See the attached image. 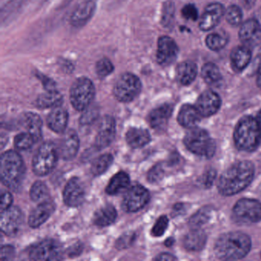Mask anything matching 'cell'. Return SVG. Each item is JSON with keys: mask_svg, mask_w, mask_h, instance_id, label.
<instances>
[{"mask_svg": "<svg viewBox=\"0 0 261 261\" xmlns=\"http://www.w3.org/2000/svg\"><path fill=\"white\" fill-rule=\"evenodd\" d=\"M254 176V166L249 161H241L229 167L218 180L220 193L226 196L235 195L245 189Z\"/></svg>", "mask_w": 261, "mask_h": 261, "instance_id": "obj_1", "label": "cell"}, {"mask_svg": "<svg viewBox=\"0 0 261 261\" xmlns=\"http://www.w3.org/2000/svg\"><path fill=\"white\" fill-rule=\"evenodd\" d=\"M250 247L248 235L240 231L228 232L221 235L215 243V253L220 259L238 260L250 252Z\"/></svg>", "mask_w": 261, "mask_h": 261, "instance_id": "obj_2", "label": "cell"}, {"mask_svg": "<svg viewBox=\"0 0 261 261\" xmlns=\"http://www.w3.org/2000/svg\"><path fill=\"white\" fill-rule=\"evenodd\" d=\"M25 168L22 156L16 151L4 152L0 160V176L2 182L9 189L17 192L25 176Z\"/></svg>", "mask_w": 261, "mask_h": 261, "instance_id": "obj_3", "label": "cell"}, {"mask_svg": "<svg viewBox=\"0 0 261 261\" xmlns=\"http://www.w3.org/2000/svg\"><path fill=\"white\" fill-rule=\"evenodd\" d=\"M233 139L235 146L239 150H255L261 141V128L258 120L250 116L241 118L235 128Z\"/></svg>", "mask_w": 261, "mask_h": 261, "instance_id": "obj_4", "label": "cell"}, {"mask_svg": "<svg viewBox=\"0 0 261 261\" xmlns=\"http://www.w3.org/2000/svg\"><path fill=\"white\" fill-rule=\"evenodd\" d=\"M185 146L190 152L201 156H213L216 149L215 141L207 131L198 127L192 128L184 138Z\"/></svg>", "mask_w": 261, "mask_h": 261, "instance_id": "obj_5", "label": "cell"}, {"mask_svg": "<svg viewBox=\"0 0 261 261\" xmlns=\"http://www.w3.org/2000/svg\"><path fill=\"white\" fill-rule=\"evenodd\" d=\"M95 96V87L91 79L79 77L71 85L70 101L74 109L83 111L91 106Z\"/></svg>", "mask_w": 261, "mask_h": 261, "instance_id": "obj_6", "label": "cell"}, {"mask_svg": "<svg viewBox=\"0 0 261 261\" xmlns=\"http://www.w3.org/2000/svg\"><path fill=\"white\" fill-rule=\"evenodd\" d=\"M59 158V151L56 145L46 142L41 145L33 160V172L39 176H45L56 167Z\"/></svg>", "mask_w": 261, "mask_h": 261, "instance_id": "obj_7", "label": "cell"}, {"mask_svg": "<svg viewBox=\"0 0 261 261\" xmlns=\"http://www.w3.org/2000/svg\"><path fill=\"white\" fill-rule=\"evenodd\" d=\"M142 82L136 74L126 72L121 74L114 86V95L120 102L128 103L141 92Z\"/></svg>", "mask_w": 261, "mask_h": 261, "instance_id": "obj_8", "label": "cell"}, {"mask_svg": "<svg viewBox=\"0 0 261 261\" xmlns=\"http://www.w3.org/2000/svg\"><path fill=\"white\" fill-rule=\"evenodd\" d=\"M30 258L33 260H61L64 259L63 248L56 240H45L32 247Z\"/></svg>", "mask_w": 261, "mask_h": 261, "instance_id": "obj_9", "label": "cell"}, {"mask_svg": "<svg viewBox=\"0 0 261 261\" xmlns=\"http://www.w3.org/2000/svg\"><path fill=\"white\" fill-rule=\"evenodd\" d=\"M24 224V215L19 207L11 206L1 211L0 227L7 236H17L22 230Z\"/></svg>", "mask_w": 261, "mask_h": 261, "instance_id": "obj_10", "label": "cell"}, {"mask_svg": "<svg viewBox=\"0 0 261 261\" xmlns=\"http://www.w3.org/2000/svg\"><path fill=\"white\" fill-rule=\"evenodd\" d=\"M233 216L246 224H253L261 221V203L257 200L242 198L235 204Z\"/></svg>", "mask_w": 261, "mask_h": 261, "instance_id": "obj_11", "label": "cell"}, {"mask_svg": "<svg viewBox=\"0 0 261 261\" xmlns=\"http://www.w3.org/2000/svg\"><path fill=\"white\" fill-rule=\"evenodd\" d=\"M149 191L141 185H134L123 196L122 208L126 212H137L149 202Z\"/></svg>", "mask_w": 261, "mask_h": 261, "instance_id": "obj_12", "label": "cell"}, {"mask_svg": "<svg viewBox=\"0 0 261 261\" xmlns=\"http://www.w3.org/2000/svg\"><path fill=\"white\" fill-rule=\"evenodd\" d=\"M178 47L169 36H161L157 43L156 61L163 67L172 65L177 59Z\"/></svg>", "mask_w": 261, "mask_h": 261, "instance_id": "obj_13", "label": "cell"}, {"mask_svg": "<svg viewBox=\"0 0 261 261\" xmlns=\"http://www.w3.org/2000/svg\"><path fill=\"white\" fill-rule=\"evenodd\" d=\"M85 188L82 180L77 177H73L64 189V202L68 207H77L85 201Z\"/></svg>", "mask_w": 261, "mask_h": 261, "instance_id": "obj_14", "label": "cell"}, {"mask_svg": "<svg viewBox=\"0 0 261 261\" xmlns=\"http://www.w3.org/2000/svg\"><path fill=\"white\" fill-rule=\"evenodd\" d=\"M241 43L247 48H255L261 43V25L256 19H248L241 25L239 31Z\"/></svg>", "mask_w": 261, "mask_h": 261, "instance_id": "obj_15", "label": "cell"}, {"mask_svg": "<svg viewBox=\"0 0 261 261\" xmlns=\"http://www.w3.org/2000/svg\"><path fill=\"white\" fill-rule=\"evenodd\" d=\"M116 136V121L111 116H105L99 125L95 138V146L98 149L108 147L114 140Z\"/></svg>", "mask_w": 261, "mask_h": 261, "instance_id": "obj_16", "label": "cell"}, {"mask_svg": "<svg viewBox=\"0 0 261 261\" xmlns=\"http://www.w3.org/2000/svg\"><path fill=\"white\" fill-rule=\"evenodd\" d=\"M221 105L219 95L212 90H207L199 96L195 103V108L201 117H208L218 112Z\"/></svg>", "mask_w": 261, "mask_h": 261, "instance_id": "obj_17", "label": "cell"}, {"mask_svg": "<svg viewBox=\"0 0 261 261\" xmlns=\"http://www.w3.org/2000/svg\"><path fill=\"white\" fill-rule=\"evenodd\" d=\"M224 8L218 3H213L205 7L200 19L199 28L202 31H210L215 29L224 16Z\"/></svg>", "mask_w": 261, "mask_h": 261, "instance_id": "obj_18", "label": "cell"}, {"mask_svg": "<svg viewBox=\"0 0 261 261\" xmlns=\"http://www.w3.org/2000/svg\"><path fill=\"white\" fill-rule=\"evenodd\" d=\"M96 7L97 5L94 0H85L81 3L71 15V25L77 29L85 27L94 16Z\"/></svg>", "mask_w": 261, "mask_h": 261, "instance_id": "obj_19", "label": "cell"}, {"mask_svg": "<svg viewBox=\"0 0 261 261\" xmlns=\"http://www.w3.org/2000/svg\"><path fill=\"white\" fill-rule=\"evenodd\" d=\"M56 208V204L49 199L39 203V205L30 213L28 219L29 225L33 228L40 227L51 217Z\"/></svg>", "mask_w": 261, "mask_h": 261, "instance_id": "obj_20", "label": "cell"}, {"mask_svg": "<svg viewBox=\"0 0 261 261\" xmlns=\"http://www.w3.org/2000/svg\"><path fill=\"white\" fill-rule=\"evenodd\" d=\"M173 106L170 103H164L155 108L149 113L148 122L151 127L156 130H163L167 126L169 118L172 116Z\"/></svg>", "mask_w": 261, "mask_h": 261, "instance_id": "obj_21", "label": "cell"}, {"mask_svg": "<svg viewBox=\"0 0 261 261\" xmlns=\"http://www.w3.org/2000/svg\"><path fill=\"white\" fill-rule=\"evenodd\" d=\"M80 146V140L76 131L69 129L65 133L61 142L59 154L65 160H71L76 156Z\"/></svg>", "mask_w": 261, "mask_h": 261, "instance_id": "obj_22", "label": "cell"}, {"mask_svg": "<svg viewBox=\"0 0 261 261\" xmlns=\"http://www.w3.org/2000/svg\"><path fill=\"white\" fill-rule=\"evenodd\" d=\"M68 123V111L61 107V105L53 108L47 117V124L48 127L58 134L65 132Z\"/></svg>", "mask_w": 261, "mask_h": 261, "instance_id": "obj_23", "label": "cell"}, {"mask_svg": "<svg viewBox=\"0 0 261 261\" xmlns=\"http://www.w3.org/2000/svg\"><path fill=\"white\" fill-rule=\"evenodd\" d=\"M230 58L233 69L237 72H241L250 64L252 58L251 51L250 48L242 45L233 48Z\"/></svg>", "mask_w": 261, "mask_h": 261, "instance_id": "obj_24", "label": "cell"}, {"mask_svg": "<svg viewBox=\"0 0 261 261\" xmlns=\"http://www.w3.org/2000/svg\"><path fill=\"white\" fill-rule=\"evenodd\" d=\"M201 114L195 107L185 105L181 107L178 114V122L181 126L186 128L195 127L201 120Z\"/></svg>", "mask_w": 261, "mask_h": 261, "instance_id": "obj_25", "label": "cell"}, {"mask_svg": "<svg viewBox=\"0 0 261 261\" xmlns=\"http://www.w3.org/2000/svg\"><path fill=\"white\" fill-rule=\"evenodd\" d=\"M22 123L27 132L34 137L36 142L42 139V121L38 114L33 112L25 113L22 116Z\"/></svg>", "mask_w": 261, "mask_h": 261, "instance_id": "obj_26", "label": "cell"}, {"mask_svg": "<svg viewBox=\"0 0 261 261\" xmlns=\"http://www.w3.org/2000/svg\"><path fill=\"white\" fill-rule=\"evenodd\" d=\"M207 241L205 233L200 228L192 229L184 238L183 244L189 251H199L204 248Z\"/></svg>", "mask_w": 261, "mask_h": 261, "instance_id": "obj_27", "label": "cell"}, {"mask_svg": "<svg viewBox=\"0 0 261 261\" xmlns=\"http://www.w3.org/2000/svg\"><path fill=\"white\" fill-rule=\"evenodd\" d=\"M197 74H198L197 65L191 61L181 62L177 67V80L184 86L191 85L195 81Z\"/></svg>", "mask_w": 261, "mask_h": 261, "instance_id": "obj_28", "label": "cell"}, {"mask_svg": "<svg viewBox=\"0 0 261 261\" xmlns=\"http://www.w3.org/2000/svg\"><path fill=\"white\" fill-rule=\"evenodd\" d=\"M127 144L133 149L143 147L150 142L149 133L143 128H130L126 134Z\"/></svg>", "mask_w": 261, "mask_h": 261, "instance_id": "obj_29", "label": "cell"}, {"mask_svg": "<svg viewBox=\"0 0 261 261\" xmlns=\"http://www.w3.org/2000/svg\"><path fill=\"white\" fill-rule=\"evenodd\" d=\"M130 183L129 175L123 171L117 172L110 180L106 188V192L109 195H117L127 191Z\"/></svg>", "mask_w": 261, "mask_h": 261, "instance_id": "obj_30", "label": "cell"}, {"mask_svg": "<svg viewBox=\"0 0 261 261\" xmlns=\"http://www.w3.org/2000/svg\"><path fill=\"white\" fill-rule=\"evenodd\" d=\"M117 212L111 204L103 206L94 214L93 222L97 227H105L111 225L117 219Z\"/></svg>", "mask_w": 261, "mask_h": 261, "instance_id": "obj_31", "label": "cell"}, {"mask_svg": "<svg viewBox=\"0 0 261 261\" xmlns=\"http://www.w3.org/2000/svg\"><path fill=\"white\" fill-rule=\"evenodd\" d=\"M63 97L57 90L56 91H46V92L40 94L36 99V105L40 109L56 108L62 105Z\"/></svg>", "mask_w": 261, "mask_h": 261, "instance_id": "obj_32", "label": "cell"}, {"mask_svg": "<svg viewBox=\"0 0 261 261\" xmlns=\"http://www.w3.org/2000/svg\"><path fill=\"white\" fill-rule=\"evenodd\" d=\"M201 77L211 86H218L222 82V76L219 68L215 64L208 62L201 68Z\"/></svg>", "mask_w": 261, "mask_h": 261, "instance_id": "obj_33", "label": "cell"}, {"mask_svg": "<svg viewBox=\"0 0 261 261\" xmlns=\"http://www.w3.org/2000/svg\"><path fill=\"white\" fill-rule=\"evenodd\" d=\"M114 162V157L111 154L107 153L100 155L94 160L91 167V172L94 176H99L105 173Z\"/></svg>", "mask_w": 261, "mask_h": 261, "instance_id": "obj_34", "label": "cell"}, {"mask_svg": "<svg viewBox=\"0 0 261 261\" xmlns=\"http://www.w3.org/2000/svg\"><path fill=\"white\" fill-rule=\"evenodd\" d=\"M30 198L34 202L39 204L48 201L49 198V191L46 185L42 181H36L30 190Z\"/></svg>", "mask_w": 261, "mask_h": 261, "instance_id": "obj_35", "label": "cell"}, {"mask_svg": "<svg viewBox=\"0 0 261 261\" xmlns=\"http://www.w3.org/2000/svg\"><path fill=\"white\" fill-rule=\"evenodd\" d=\"M212 215V208L204 207L200 209L189 220V226L192 229L201 228L204 224L208 222Z\"/></svg>", "mask_w": 261, "mask_h": 261, "instance_id": "obj_36", "label": "cell"}, {"mask_svg": "<svg viewBox=\"0 0 261 261\" xmlns=\"http://www.w3.org/2000/svg\"><path fill=\"white\" fill-rule=\"evenodd\" d=\"M175 4L172 1H166L163 4V12H162V25L165 28H170L175 19Z\"/></svg>", "mask_w": 261, "mask_h": 261, "instance_id": "obj_37", "label": "cell"}, {"mask_svg": "<svg viewBox=\"0 0 261 261\" xmlns=\"http://www.w3.org/2000/svg\"><path fill=\"white\" fill-rule=\"evenodd\" d=\"M227 43V38L219 33H212L205 39V44L212 51H220Z\"/></svg>", "mask_w": 261, "mask_h": 261, "instance_id": "obj_38", "label": "cell"}, {"mask_svg": "<svg viewBox=\"0 0 261 261\" xmlns=\"http://www.w3.org/2000/svg\"><path fill=\"white\" fill-rule=\"evenodd\" d=\"M35 143H36V141L34 137L31 134H29L28 132L21 133L15 137V147L18 150L30 149V148L33 147Z\"/></svg>", "mask_w": 261, "mask_h": 261, "instance_id": "obj_39", "label": "cell"}, {"mask_svg": "<svg viewBox=\"0 0 261 261\" xmlns=\"http://www.w3.org/2000/svg\"><path fill=\"white\" fill-rule=\"evenodd\" d=\"M96 74L100 79H103L112 74L114 71V66L112 62L108 58L100 59L96 64Z\"/></svg>", "mask_w": 261, "mask_h": 261, "instance_id": "obj_40", "label": "cell"}, {"mask_svg": "<svg viewBox=\"0 0 261 261\" xmlns=\"http://www.w3.org/2000/svg\"><path fill=\"white\" fill-rule=\"evenodd\" d=\"M224 16H225L227 22L233 27L239 25L242 22V11L238 6L233 5L229 7L228 9L226 10Z\"/></svg>", "mask_w": 261, "mask_h": 261, "instance_id": "obj_41", "label": "cell"}, {"mask_svg": "<svg viewBox=\"0 0 261 261\" xmlns=\"http://www.w3.org/2000/svg\"><path fill=\"white\" fill-rule=\"evenodd\" d=\"M85 111L80 119L81 124L83 126L92 124L99 117V111L96 107H88Z\"/></svg>", "mask_w": 261, "mask_h": 261, "instance_id": "obj_42", "label": "cell"}, {"mask_svg": "<svg viewBox=\"0 0 261 261\" xmlns=\"http://www.w3.org/2000/svg\"><path fill=\"white\" fill-rule=\"evenodd\" d=\"M168 225H169V219L166 215H163V216L158 218L156 222L154 224L151 233H152V236L155 237V238L163 236L166 232V229H167Z\"/></svg>", "mask_w": 261, "mask_h": 261, "instance_id": "obj_43", "label": "cell"}, {"mask_svg": "<svg viewBox=\"0 0 261 261\" xmlns=\"http://www.w3.org/2000/svg\"><path fill=\"white\" fill-rule=\"evenodd\" d=\"M136 240V233L134 232H126L120 236L116 241L115 246L118 250H125L130 247Z\"/></svg>", "mask_w": 261, "mask_h": 261, "instance_id": "obj_44", "label": "cell"}, {"mask_svg": "<svg viewBox=\"0 0 261 261\" xmlns=\"http://www.w3.org/2000/svg\"><path fill=\"white\" fill-rule=\"evenodd\" d=\"M165 175V169L162 163L155 165L147 174V179L149 182H159L163 179Z\"/></svg>", "mask_w": 261, "mask_h": 261, "instance_id": "obj_45", "label": "cell"}, {"mask_svg": "<svg viewBox=\"0 0 261 261\" xmlns=\"http://www.w3.org/2000/svg\"><path fill=\"white\" fill-rule=\"evenodd\" d=\"M181 15L187 20L196 21L198 19V12L193 4H188L181 10Z\"/></svg>", "mask_w": 261, "mask_h": 261, "instance_id": "obj_46", "label": "cell"}, {"mask_svg": "<svg viewBox=\"0 0 261 261\" xmlns=\"http://www.w3.org/2000/svg\"><path fill=\"white\" fill-rule=\"evenodd\" d=\"M36 76L42 82L45 91H56V90H57L56 89V83L53 79H49L45 74H41L39 72H36Z\"/></svg>", "mask_w": 261, "mask_h": 261, "instance_id": "obj_47", "label": "cell"}, {"mask_svg": "<svg viewBox=\"0 0 261 261\" xmlns=\"http://www.w3.org/2000/svg\"><path fill=\"white\" fill-rule=\"evenodd\" d=\"M15 256V249L13 246L6 245L1 248L0 258L2 260H11Z\"/></svg>", "mask_w": 261, "mask_h": 261, "instance_id": "obj_48", "label": "cell"}, {"mask_svg": "<svg viewBox=\"0 0 261 261\" xmlns=\"http://www.w3.org/2000/svg\"><path fill=\"white\" fill-rule=\"evenodd\" d=\"M13 201V198L10 192H7V191L2 192V195H1V211L5 210V209L11 207Z\"/></svg>", "mask_w": 261, "mask_h": 261, "instance_id": "obj_49", "label": "cell"}, {"mask_svg": "<svg viewBox=\"0 0 261 261\" xmlns=\"http://www.w3.org/2000/svg\"><path fill=\"white\" fill-rule=\"evenodd\" d=\"M215 178H216V171L215 169H209L203 176V184L206 188H209L213 184Z\"/></svg>", "mask_w": 261, "mask_h": 261, "instance_id": "obj_50", "label": "cell"}, {"mask_svg": "<svg viewBox=\"0 0 261 261\" xmlns=\"http://www.w3.org/2000/svg\"><path fill=\"white\" fill-rule=\"evenodd\" d=\"M83 244L81 242L77 243V244H73L72 246L69 247L67 250V254L69 257H75V256H79L81 253L83 251Z\"/></svg>", "mask_w": 261, "mask_h": 261, "instance_id": "obj_51", "label": "cell"}, {"mask_svg": "<svg viewBox=\"0 0 261 261\" xmlns=\"http://www.w3.org/2000/svg\"><path fill=\"white\" fill-rule=\"evenodd\" d=\"M154 259L158 261H174L176 260L177 258L171 253H163L159 254Z\"/></svg>", "mask_w": 261, "mask_h": 261, "instance_id": "obj_52", "label": "cell"}, {"mask_svg": "<svg viewBox=\"0 0 261 261\" xmlns=\"http://www.w3.org/2000/svg\"><path fill=\"white\" fill-rule=\"evenodd\" d=\"M256 84L261 89V59L259 61V67L257 70V76H256Z\"/></svg>", "mask_w": 261, "mask_h": 261, "instance_id": "obj_53", "label": "cell"}, {"mask_svg": "<svg viewBox=\"0 0 261 261\" xmlns=\"http://www.w3.org/2000/svg\"><path fill=\"white\" fill-rule=\"evenodd\" d=\"M183 207H184L183 204H176V205H175V207H174V212H176V213H179V212H182Z\"/></svg>", "mask_w": 261, "mask_h": 261, "instance_id": "obj_54", "label": "cell"}, {"mask_svg": "<svg viewBox=\"0 0 261 261\" xmlns=\"http://www.w3.org/2000/svg\"><path fill=\"white\" fill-rule=\"evenodd\" d=\"M174 240L173 238H170L169 239L166 240V242H165V244H166L167 247H170L173 244Z\"/></svg>", "mask_w": 261, "mask_h": 261, "instance_id": "obj_55", "label": "cell"}, {"mask_svg": "<svg viewBox=\"0 0 261 261\" xmlns=\"http://www.w3.org/2000/svg\"><path fill=\"white\" fill-rule=\"evenodd\" d=\"M258 123H259V126H260L261 128V111H259V114H258Z\"/></svg>", "mask_w": 261, "mask_h": 261, "instance_id": "obj_56", "label": "cell"}, {"mask_svg": "<svg viewBox=\"0 0 261 261\" xmlns=\"http://www.w3.org/2000/svg\"><path fill=\"white\" fill-rule=\"evenodd\" d=\"M16 0H6L5 4L6 6L9 5V4H12L13 3H14Z\"/></svg>", "mask_w": 261, "mask_h": 261, "instance_id": "obj_57", "label": "cell"}]
</instances>
